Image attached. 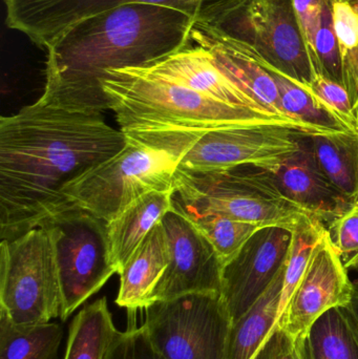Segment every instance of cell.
I'll return each mask as SVG.
<instances>
[{"label": "cell", "instance_id": "obj_1", "mask_svg": "<svg viewBox=\"0 0 358 359\" xmlns=\"http://www.w3.org/2000/svg\"><path fill=\"white\" fill-rule=\"evenodd\" d=\"M128 138L102 114L38 100L0 119V236L12 241L69 211L63 190L117 155Z\"/></svg>", "mask_w": 358, "mask_h": 359}, {"label": "cell", "instance_id": "obj_2", "mask_svg": "<svg viewBox=\"0 0 358 359\" xmlns=\"http://www.w3.org/2000/svg\"><path fill=\"white\" fill-rule=\"evenodd\" d=\"M197 19L172 6L130 2L88 17L46 48V90L39 99L67 111L109 109L106 72L142 67L186 44Z\"/></svg>", "mask_w": 358, "mask_h": 359}, {"label": "cell", "instance_id": "obj_3", "mask_svg": "<svg viewBox=\"0 0 358 359\" xmlns=\"http://www.w3.org/2000/svg\"><path fill=\"white\" fill-rule=\"evenodd\" d=\"M109 109L124 134L179 128H214L244 124H291L307 134L312 128L275 114L233 107L185 86L144 73L138 67L111 69L101 81Z\"/></svg>", "mask_w": 358, "mask_h": 359}, {"label": "cell", "instance_id": "obj_4", "mask_svg": "<svg viewBox=\"0 0 358 359\" xmlns=\"http://www.w3.org/2000/svg\"><path fill=\"white\" fill-rule=\"evenodd\" d=\"M304 130L279 122L125 134L167 153L187 172L208 174L242 166L264 168L300 151ZM310 135V134H309Z\"/></svg>", "mask_w": 358, "mask_h": 359}, {"label": "cell", "instance_id": "obj_5", "mask_svg": "<svg viewBox=\"0 0 358 359\" xmlns=\"http://www.w3.org/2000/svg\"><path fill=\"white\" fill-rule=\"evenodd\" d=\"M172 196L186 204L260 227L275 226L292 231L305 219L315 217L288 198L264 170L252 166L208 174L178 168Z\"/></svg>", "mask_w": 358, "mask_h": 359}, {"label": "cell", "instance_id": "obj_6", "mask_svg": "<svg viewBox=\"0 0 358 359\" xmlns=\"http://www.w3.org/2000/svg\"><path fill=\"white\" fill-rule=\"evenodd\" d=\"M177 170L165 151L128 138L117 155L69 184L63 198L69 210L79 209L109 223L143 194L174 189Z\"/></svg>", "mask_w": 358, "mask_h": 359}, {"label": "cell", "instance_id": "obj_7", "mask_svg": "<svg viewBox=\"0 0 358 359\" xmlns=\"http://www.w3.org/2000/svg\"><path fill=\"white\" fill-rule=\"evenodd\" d=\"M63 294L54 238L44 226L0 245V310L17 325L60 318Z\"/></svg>", "mask_w": 358, "mask_h": 359}, {"label": "cell", "instance_id": "obj_8", "mask_svg": "<svg viewBox=\"0 0 358 359\" xmlns=\"http://www.w3.org/2000/svg\"><path fill=\"white\" fill-rule=\"evenodd\" d=\"M144 327L165 359H226L230 314L221 293H191L156 302Z\"/></svg>", "mask_w": 358, "mask_h": 359}, {"label": "cell", "instance_id": "obj_9", "mask_svg": "<svg viewBox=\"0 0 358 359\" xmlns=\"http://www.w3.org/2000/svg\"><path fill=\"white\" fill-rule=\"evenodd\" d=\"M41 226L54 238L63 294L60 318L65 322L118 273L111 259L107 222L73 209Z\"/></svg>", "mask_w": 358, "mask_h": 359}, {"label": "cell", "instance_id": "obj_10", "mask_svg": "<svg viewBox=\"0 0 358 359\" xmlns=\"http://www.w3.org/2000/svg\"><path fill=\"white\" fill-rule=\"evenodd\" d=\"M8 27L48 48L80 21L130 2L172 6L197 21L222 25L245 0H4Z\"/></svg>", "mask_w": 358, "mask_h": 359}, {"label": "cell", "instance_id": "obj_11", "mask_svg": "<svg viewBox=\"0 0 358 359\" xmlns=\"http://www.w3.org/2000/svg\"><path fill=\"white\" fill-rule=\"evenodd\" d=\"M162 224L170 262L151 295V304L191 293H221L223 263L212 243L174 206Z\"/></svg>", "mask_w": 358, "mask_h": 359}, {"label": "cell", "instance_id": "obj_12", "mask_svg": "<svg viewBox=\"0 0 358 359\" xmlns=\"http://www.w3.org/2000/svg\"><path fill=\"white\" fill-rule=\"evenodd\" d=\"M292 231L284 227L256 230L223 266L221 297L235 323L266 292L285 267Z\"/></svg>", "mask_w": 358, "mask_h": 359}, {"label": "cell", "instance_id": "obj_13", "mask_svg": "<svg viewBox=\"0 0 358 359\" xmlns=\"http://www.w3.org/2000/svg\"><path fill=\"white\" fill-rule=\"evenodd\" d=\"M353 291L354 285L349 278L348 270L343 265L326 229L277 325L290 337L298 339L322 314L332 308L349 305Z\"/></svg>", "mask_w": 358, "mask_h": 359}, {"label": "cell", "instance_id": "obj_14", "mask_svg": "<svg viewBox=\"0 0 358 359\" xmlns=\"http://www.w3.org/2000/svg\"><path fill=\"white\" fill-rule=\"evenodd\" d=\"M273 0H254L247 8V17L259 38L264 40L260 53L267 65L288 76L310 90L319 74L307 52L292 4L286 8Z\"/></svg>", "mask_w": 358, "mask_h": 359}, {"label": "cell", "instance_id": "obj_15", "mask_svg": "<svg viewBox=\"0 0 358 359\" xmlns=\"http://www.w3.org/2000/svg\"><path fill=\"white\" fill-rule=\"evenodd\" d=\"M138 69L208 98L233 107L270 113L224 75L214 65L210 53L191 37L180 50Z\"/></svg>", "mask_w": 358, "mask_h": 359}, {"label": "cell", "instance_id": "obj_16", "mask_svg": "<svg viewBox=\"0 0 358 359\" xmlns=\"http://www.w3.org/2000/svg\"><path fill=\"white\" fill-rule=\"evenodd\" d=\"M307 135L303 137L300 151L261 170L270 177L288 198L319 217L327 227L330 222L353 205L329 183L317 168L307 143Z\"/></svg>", "mask_w": 358, "mask_h": 359}, {"label": "cell", "instance_id": "obj_17", "mask_svg": "<svg viewBox=\"0 0 358 359\" xmlns=\"http://www.w3.org/2000/svg\"><path fill=\"white\" fill-rule=\"evenodd\" d=\"M170 262L167 236L162 221L155 226L124 266L116 304L128 310L145 309Z\"/></svg>", "mask_w": 358, "mask_h": 359}, {"label": "cell", "instance_id": "obj_18", "mask_svg": "<svg viewBox=\"0 0 358 359\" xmlns=\"http://www.w3.org/2000/svg\"><path fill=\"white\" fill-rule=\"evenodd\" d=\"M172 192L174 189L147 192L107 223L111 259L118 274L121 273L147 234L172 210Z\"/></svg>", "mask_w": 358, "mask_h": 359}, {"label": "cell", "instance_id": "obj_19", "mask_svg": "<svg viewBox=\"0 0 358 359\" xmlns=\"http://www.w3.org/2000/svg\"><path fill=\"white\" fill-rule=\"evenodd\" d=\"M317 168L352 205L358 203V142L355 132L307 135Z\"/></svg>", "mask_w": 358, "mask_h": 359}, {"label": "cell", "instance_id": "obj_20", "mask_svg": "<svg viewBox=\"0 0 358 359\" xmlns=\"http://www.w3.org/2000/svg\"><path fill=\"white\" fill-rule=\"evenodd\" d=\"M286 266V264H285ZM283 268L266 292L231 325L226 359H252L277 326L283 295Z\"/></svg>", "mask_w": 358, "mask_h": 359}, {"label": "cell", "instance_id": "obj_21", "mask_svg": "<svg viewBox=\"0 0 358 359\" xmlns=\"http://www.w3.org/2000/svg\"><path fill=\"white\" fill-rule=\"evenodd\" d=\"M298 339L303 359H358V325L348 305L322 314Z\"/></svg>", "mask_w": 358, "mask_h": 359}, {"label": "cell", "instance_id": "obj_22", "mask_svg": "<svg viewBox=\"0 0 358 359\" xmlns=\"http://www.w3.org/2000/svg\"><path fill=\"white\" fill-rule=\"evenodd\" d=\"M259 62L269 72L277 83L282 113L319 134L355 132L344 120L321 102L310 90L265 62L260 53L252 46Z\"/></svg>", "mask_w": 358, "mask_h": 359}, {"label": "cell", "instance_id": "obj_23", "mask_svg": "<svg viewBox=\"0 0 358 359\" xmlns=\"http://www.w3.org/2000/svg\"><path fill=\"white\" fill-rule=\"evenodd\" d=\"M62 337L57 323L17 325L0 310V359H57Z\"/></svg>", "mask_w": 358, "mask_h": 359}, {"label": "cell", "instance_id": "obj_24", "mask_svg": "<svg viewBox=\"0 0 358 359\" xmlns=\"http://www.w3.org/2000/svg\"><path fill=\"white\" fill-rule=\"evenodd\" d=\"M116 331L106 299H97L71 322L64 359H103Z\"/></svg>", "mask_w": 358, "mask_h": 359}, {"label": "cell", "instance_id": "obj_25", "mask_svg": "<svg viewBox=\"0 0 358 359\" xmlns=\"http://www.w3.org/2000/svg\"><path fill=\"white\" fill-rule=\"evenodd\" d=\"M172 206L186 215L191 223L212 243L223 266L241 250L256 230L262 228L256 224L231 219L226 215L186 204L174 196Z\"/></svg>", "mask_w": 358, "mask_h": 359}, {"label": "cell", "instance_id": "obj_26", "mask_svg": "<svg viewBox=\"0 0 358 359\" xmlns=\"http://www.w3.org/2000/svg\"><path fill=\"white\" fill-rule=\"evenodd\" d=\"M326 229L327 227L321 219L317 217H311L298 224L292 230V242L286 261L280 316L287 306L298 283L302 280L313 250Z\"/></svg>", "mask_w": 358, "mask_h": 359}, {"label": "cell", "instance_id": "obj_27", "mask_svg": "<svg viewBox=\"0 0 358 359\" xmlns=\"http://www.w3.org/2000/svg\"><path fill=\"white\" fill-rule=\"evenodd\" d=\"M315 57L319 75L345 86L344 63L333 27L332 0H324L321 23L315 36Z\"/></svg>", "mask_w": 358, "mask_h": 359}, {"label": "cell", "instance_id": "obj_28", "mask_svg": "<svg viewBox=\"0 0 358 359\" xmlns=\"http://www.w3.org/2000/svg\"><path fill=\"white\" fill-rule=\"evenodd\" d=\"M136 312L128 310L130 328L116 331L103 359H165L149 339L144 325L137 327Z\"/></svg>", "mask_w": 358, "mask_h": 359}, {"label": "cell", "instance_id": "obj_29", "mask_svg": "<svg viewBox=\"0 0 358 359\" xmlns=\"http://www.w3.org/2000/svg\"><path fill=\"white\" fill-rule=\"evenodd\" d=\"M327 231L344 267L358 269V204L330 222Z\"/></svg>", "mask_w": 358, "mask_h": 359}, {"label": "cell", "instance_id": "obj_30", "mask_svg": "<svg viewBox=\"0 0 358 359\" xmlns=\"http://www.w3.org/2000/svg\"><path fill=\"white\" fill-rule=\"evenodd\" d=\"M310 92L355 130L354 107L344 86L319 75L311 84Z\"/></svg>", "mask_w": 358, "mask_h": 359}, {"label": "cell", "instance_id": "obj_31", "mask_svg": "<svg viewBox=\"0 0 358 359\" xmlns=\"http://www.w3.org/2000/svg\"><path fill=\"white\" fill-rule=\"evenodd\" d=\"M332 17L344 63L358 53V13L346 0H332Z\"/></svg>", "mask_w": 358, "mask_h": 359}, {"label": "cell", "instance_id": "obj_32", "mask_svg": "<svg viewBox=\"0 0 358 359\" xmlns=\"http://www.w3.org/2000/svg\"><path fill=\"white\" fill-rule=\"evenodd\" d=\"M324 0H291L292 8L300 27L307 52L317 73L319 74L315 57V36L321 23Z\"/></svg>", "mask_w": 358, "mask_h": 359}, {"label": "cell", "instance_id": "obj_33", "mask_svg": "<svg viewBox=\"0 0 358 359\" xmlns=\"http://www.w3.org/2000/svg\"><path fill=\"white\" fill-rule=\"evenodd\" d=\"M252 359H303L300 339L290 337L277 324Z\"/></svg>", "mask_w": 358, "mask_h": 359}, {"label": "cell", "instance_id": "obj_34", "mask_svg": "<svg viewBox=\"0 0 358 359\" xmlns=\"http://www.w3.org/2000/svg\"><path fill=\"white\" fill-rule=\"evenodd\" d=\"M353 285H354V291H353L352 299L349 303L348 307L350 311L352 312L353 316H354L358 325V280L353 283Z\"/></svg>", "mask_w": 358, "mask_h": 359}, {"label": "cell", "instance_id": "obj_35", "mask_svg": "<svg viewBox=\"0 0 358 359\" xmlns=\"http://www.w3.org/2000/svg\"><path fill=\"white\" fill-rule=\"evenodd\" d=\"M354 114H355V134L357 137L358 142V100L354 103ZM358 204V203H357Z\"/></svg>", "mask_w": 358, "mask_h": 359}, {"label": "cell", "instance_id": "obj_36", "mask_svg": "<svg viewBox=\"0 0 358 359\" xmlns=\"http://www.w3.org/2000/svg\"><path fill=\"white\" fill-rule=\"evenodd\" d=\"M346 1L350 2L352 1V0H346Z\"/></svg>", "mask_w": 358, "mask_h": 359}]
</instances>
